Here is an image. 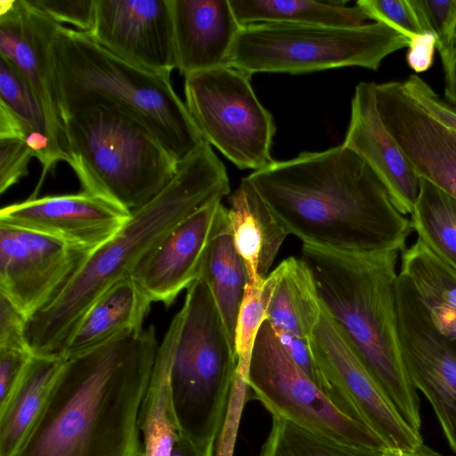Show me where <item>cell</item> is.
<instances>
[{
    "instance_id": "obj_36",
    "label": "cell",
    "mask_w": 456,
    "mask_h": 456,
    "mask_svg": "<svg viewBox=\"0 0 456 456\" xmlns=\"http://www.w3.org/2000/svg\"><path fill=\"white\" fill-rule=\"evenodd\" d=\"M34 152L26 141L0 138V193L3 194L28 174Z\"/></svg>"
},
{
    "instance_id": "obj_16",
    "label": "cell",
    "mask_w": 456,
    "mask_h": 456,
    "mask_svg": "<svg viewBox=\"0 0 456 456\" xmlns=\"http://www.w3.org/2000/svg\"><path fill=\"white\" fill-rule=\"evenodd\" d=\"M228 209L215 200L178 223L131 273L147 297L166 306L200 278L211 241Z\"/></svg>"
},
{
    "instance_id": "obj_24",
    "label": "cell",
    "mask_w": 456,
    "mask_h": 456,
    "mask_svg": "<svg viewBox=\"0 0 456 456\" xmlns=\"http://www.w3.org/2000/svg\"><path fill=\"white\" fill-rule=\"evenodd\" d=\"M402 253L400 273L436 329L456 344V272L419 238Z\"/></svg>"
},
{
    "instance_id": "obj_4",
    "label": "cell",
    "mask_w": 456,
    "mask_h": 456,
    "mask_svg": "<svg viewBox=\"0 0 456 456\" xmlns=\"http://www.w3.org/2000/svg\"><path fill=\"white\" fill-rule=\"evenodd\" d=\"M398 251L343 252L303 244L319 299L400 414L420 432V401L402 354L395 284Z\"/></svg>"
},
{
    "instance_id": "obj_21",
    "label": "cell",
    "mask_w": 456,
    "mask_h": 456,
    "mask_svg": "<svg viewBox=\"0 0 456 456\" xmlns=\"http://www.w3.org/2000/svg\"><path fill=\"white\" fill-rule=\"evenodd\" d=\"M228 216L235 248L245 265L249 283L268 276L289 234L247 177L229 198Z\"/></svg>"
},
{
    "instance_id": "obj_26",
    "label": "cell",
    "mask_w": 456,
    "mask_h": 456,
    "mask_svg": "<svg viewBox=\"0 0 456 456\" xmlns=\"http://www.w3.org/2000/svg\"><path fill=\"white\" fill-rule=\"evenodd\" d=\"M64 362L33 355L20 384L0 408V456H14L37 419Z\"/></svg>"
},
{
    "instance_id": "obj_17",
    "label": "cell",
    "mask_w": 456,
    "mask_h": 456,
    "mask_svg": "<svg viewBox=\"0 0 456 456\" xmlns=\"http://www.w3.org/2000/svg\"><path fill=\"white\" fill-rule=\"evenodd\" d=\"M377 109L415 173L456 199V131L431 118L402 82L376 85Z\"/></svg>"
},
{
    "instance_id": "obj_42",
    "label": "cell",
    "mask_w": 456,
    "mask_h": 456,
    "mask_svg": "<svg viewBox=\"0 0 456 456\" xmlns=\"http://www.w3.org/2000/svg\"><path fill=\"white\" fill-rule=\"evenodd\" d=\"M436 37L431 33L416 36L411 39L406 61L417 73L427 71L433 64Z\"/></svg>"
},
{
    "instance_id": "obj_47",
    "label": "cell",
    "mask_w": 456,
    "mask_h": 456,
    "mask_svg": "<svg viewBox=\"0 0 456 456\" xmlns=\"http://www.w3.org/2000/svg\"><path fill=\"white\" fill-rule=\"evenodd\" d=\"M142 456V455H141Z\"/></svg>"
},
{
    "instance_id": "obj_6",
    "label": "cell",
    "mask_w": 456,
    "mask_h": 456,
    "mask_svg": "<svg viewBox=\"0 0 456 456\" xmlns=\"http://www.w3.org/2000/svg\"><path fill=\"white\" fill-rule=\"evenodd\" d=\"M68 164L82 191L130 213L158 195L179 161L141 122L104 105L64 118Z\"/></svg>"
},
{
    "instance_id": "obj_29",
    "label": "cell",
    "mask_w": 456,
    "mask_h": 456,
    "mask_svg": "<svg viewBox=\"0 0 456 456\" xmlns=\"http://www.w3.org/2000/svg\"><path fill=\"white\" fill-rule=\"evenodd\" d=\"M410 222L418 238L456 272V199L419 178Z\"/></svg>"
},
{
    "instance_id": "obj_5",
    "label": "cell",
    "mask_w": 456,
    "mask_h": 456,
    "mask_svg": "<svg viewBox=\"0 0 456 456\" xmlns=\"http://www.w3.org/2000/svg\"><path fill=\"white\" fill-rule=\"evenodd\" d=\"M53 52L63 119L91 105L118 109L145 126L179 162L204 140L174 90L171 74L136 67L89 33L64 25L58 28Z\"/></svg>"
},
{
    "instance_id": "obj_15",
    "label": "cell",
    "mask_w": 456,
    "mask_h": 456,
    "mask_svg": "<svg viewBox=\"0 0 456 456\" xmlns=\"http://www.w3.org/2000/svg\"><path fill=\"white\" fill-rule=\"evenodd\" d=\"M91 37L141 69L171 74L176 69L170 0H95Z\"/></svg>"
},
{
    "instance_id": "obj_30",
    "label": "cell",
    "mask_w": 456,
    "mask_h": 456,
    "mask_svg": "<svg viewBox=\"0 0 456 456\" xmlns=\"http://www.w3.org/2000/svg\"><path fill=\"white\" fill-rule=\"evenodd\" d=\"M0 106L12 114L28 133L27 143L43 167V177L52 170L50 145L43 109L20 72L0 56Z\"/></svg>"
},
{
    "instance_id": "obj_33",
    "label": "cell",
    "mask_w": 456,
    "mask_h": 456,
    "mask_svg": "<svg viewBox=\"0 0 456 456\" xmlns=\"http://www.w3.org/2000/svg\"><path fill=\"white\" fill-rule=\"evenodd\" d=\"M424 34L436 37L444 72L452 66L455 56L456 0H409Z\"/></svg>"
},
{
    "instance_id": "obj_12",
    "label": "cell",
    "mask_w": 456,
    "mask_h": 456,
    "mask_svg": "<svg viewBox=\"0 0 456 456\" xmlns=\"http://www.w3.org/2000/svg\"><path fill=\"white\" fill-rule=\"evenodd\" d=\"M60 25L29 0H0V56L24 77L43 109L52 168L69 160L53 52Z\"/></svg>"
},
{
    "instance_id": "obj_10",
    "label": "cell",
    "mask_w": 456,
    "mask_h": 456,
    "mask_svg": "<svg viewBox=\"0 0 456 456\" xmlns=\"http://www.w3.org/2000/svg\"><path fill=\"white\" fill-rule=\"evenodd\" d=\"M247 381L273 416L342 444L387 448L368 427L342 411L298 367L267 321L256 335Z\"/></svg>"
},
{
    "instance_id": "obj_35",
    "label": "cell",
    "mask_w": 456,
    "mask_h": 456,
    "mask_svg": "<svg viewBox=\"0 0 456 456\" xmlns=\"http://www.w3.org/2000/svg\"><path fill=\"white\" fill-rule=\"evenodd\" d=\"M30 4L55 22L70 24L90 33L95 20V0H29Z\"/></svg>"
},
{
    "instance_id": "obj_25",
    "label": "cell",
    "mask_w": 456,
    "mask_h": 456,
    "mask_svg": "<svg viewBox=\"0 0 456 456\" xmlns=\"http://www.w3.org/2000/svg\"><path fill=\"white\" fill-rule=\"evenodd\" d=\"M181 323L180 310L159 343L140 412L143 444L142 456H170L179 435L172 412L170 371Z\"/></svg>"
},
{
    "instance_id": "obj_45",
    "label": "cell",
    "mask_w": 456,
    "mask_h": 456,
    "mask_svg": "<svg viewBox=\"0 0 456 456\" xmlns=\"http://www.w3.org/2000/svg\"><path fill=\"white\" fill-rule=\"evenodd\" d=\"M444 98L446 102L456 107V56L451 68L444 72Z\"/></svg>"
},
{
    "instance_id": "obj_28",
    "label": "cell",
    "mask_w": 456,
    "mask_h": 456,
    "mask_svg": "<svg viewBox=\"0 0 456 456\" xmlns=\"http://www.w3.org/2000/svg\"><path fill=\"white\" fill-rule=\"evenodd\" d=\"M201 276L210 289L229 339L235 346L237 320L248 280L234 245L228 211L211 241Z\"/></svg>"
},
{
    "instance_id": "obj_18",
    "label": "cell",
    "mask_w": 456,
    "mask_h": 456,
    "mask_svg": "<svg viewBox=\"0 0 456 456\" xmlns=\"http://www.w3.org/2000/svg\"><path fill=\"white\" fill-rule=\"evenodd\" d=\"M130 216V212L83 191L30 197L0 210V223L47 234L86 254L112 238Z\"/></svg>"
},
{
    "instance_id": "obj_39",
    "label": "cell",
    "mask_w": 456,
    "mask_h": 456,
    "mask_svg": "<svg viewBox=\"0 0 456 456\" xmlns=\"http://www.w3.org/2000/svg\"><path fill=\"white\" fill-rule=\"evenodd\" d=\"M33 355L27 349H0V408L15 391Z\"/></svg>"
},
{
    "instance_id": "obj_11",
    "label": "cell",
    "mask_w": 456,
    "mask_h": 456,
    "mask_svg": "<svg viewBox=\"0 0 456 456\" xmlns=\"http://www.w3.org/2000/svg\"><path fill=\"white\" fill-rule=\"evenodd\" d=\"M310 346L330 391V400L365 425L387 448L410 450L423 443L369 372L322 305Z\"/></svg>"
},
{
    "instance_id": "obj_46",
    "label": "cell",
    "mask_w": 456,
    "mask_h": 456,
    "mask_svg": "<svg viewBox=\"0 0 456 456\" xmlns=\"http://www.w3.org/2000/svg\"><path fill=\"white\" fill-rule=\"evenodd\" d=\"M454 44H455V47H456V27H455V32H454Z\"/></svg>"
},
{
    "instance_id": "obj_22",
    "label": "cell",
    "mask_w": 456,
    "mask_h": 456,
    "mask_svg": "<svg viewBox=\"0 0 456 456\" xmlns=\"http://www.w3.org/2000/svg\"><path fill=\"white\" fill-rule=\"evenodd\" d=\"M151 305L131 276L120 280L84 314L67 342L62 358L93 349L120 334L142 330Z\"/></svg>"
},
{
    "instance_id": "obj_40",
    "label": "cell",
    "mask_w": 456,
    "mask_h": 456,
    "mask_svg": "<svg viewBox=\"0 0 456 456\" xmlns=\"http://www.w3.org/2000/svg\"><path fill=\"white\" fill-rule=\"evenodd\" d=\"M27 320L6 297L0 294V349L30 351L25 337Z\"/></svg>"
},
{
    "instance_id": "obj_2",
    "label": "cell",
    "mask_w": 456,
    "mask_h": 456,
    "mask_svg": "<svg viewBox=\"0 0 456 456\" xmlns=\"http://www.w3.org/2000/svg\"><path fill=\"white\" fill-rule=\"evenodd\" d=\"M247 178L303 244L356 253L406 248L410 219L366 161L343 144L273 160Z\"/></svg>"
},
{
    "instance_id": "obj_32",
    "label": "cell",
    "mask_w": 456,
    "mask_h": 456,
    "mask_svg": "<svg viewBox=\"0 0 456 456\" xmlns=\"http://www.w3.org/2000/svg\"><path fill=\"white\" fill-rule=\"evenodd\" d=\"M272 288L273 280L269 274L261 283L248 282L245 288L236 325L235 349L237 370L247 375L256 335L266 319Z\"/></svg>"
},
{
    "instance_id": "obj_31",
    "label": "cell",
    "mask_w": 456,
    "mask_h": 456,
    "mask_svg": "<svg viewBox=\"0 0 456 456\" xmlns=\"http://www.w3.org/2000/svg\"><path fill=\"white\" fill-rule=\"evenodd\" d=\"M383 451L342 444L273 416L261 456H384Z\"/></svg>"
},
{
    "instance_id": "obj_27",
    "label": "cell",
    "mask_w": 456,
    "mask_h": 456,
    "mask_svg": "<svg viewBox=\"0 0 456 456\" xmlns=\"http://www.w3.org/2000/svg\"><path fill=\"white\" fill-rule=\"evenodd\" d=\"M241 26L256 23H289L330 27H359L370 20L359 5L346 1L229 0Z\"/></svg>"
},
{
    "instance_id": "obj_38",
    "label": "cell",
    "mask_w": 456,
    "mask_h": 456,
    "mask_svg": "<svg viewBox=\"0 0 456 456\" xmlns=\"http://www.w3.org/2000/svg\"><path fill=\"white\" fill-rule=\"evenodd\" d=\"M248 387L247 377L236 371L227 413L215 441L213 456L232 455L234 438Z\"/></svg>"
},
{
    "instance_id": "obj_20",
    "label": "cell",
    "mask_w": 456,
    "mask_h": 456,
    "mask_svg": "<svg viewBox=\"0 0 456 456\" xmlns=\"http://www.w3.org/2000/svg\"><path fill=\"white\" fill-rule=\"evenodd\" d=\"M176 69L184 77L225 65L241 29L229 0H170Z\"/></svg>"
},
{
    "instance_id": "obj_9",
    "label": "cell",
    "mask_w": 456,
    "mask_h": 456,
    "mask_svg": "<svg viewBox=\"0 0 456 456\" xmlns=\"http://www.w3.org/2000/svg\"><path fill=\"white\" fill-rule=\"evenodd\" d=\"M250 74L223 65L184 77L186 108L202 138L240 169L273 160V115L258 101Z\"/></svg>"
},
{
    "instance_id": "obj_41",
    "label": "cell",
    "mask_w": 456,
    "mask_h": 456,
    "mask_svg": "<svg viewBox=\"0 0 456 456\" xmlns=\"http://www.w3.org/2000/svg\"><path fill=\"white\" fill-rule=\"evenodd\" d=\"M274 333L292 360L330 399L327 383L314 359L310 341L283 331Z\"/></svg>"
},
{
    "instance_id": "obj_14",
    "label": "cell",
    "mask_w": 456,
    "mask_h": 456,
    "mask_svg": "<svg viewBox=\"0 0 456 456\" xmlns=\"http://www.w3.org/2000/svg\"><path fill=\"white\" fill-rule=\"evenodd\" d=\"M87 255L47 234L0 223V294L28 319L56 297Z\"/></svg>"
},
{
    "instance_id": "obj_7",
    "label": "cell",
    "mask_w": 456,
    "mask_h": 456,
    "mask_svg": "<svg viewBox=\"0 0 456 456\" xmlns=\"http://www.w3.org/2000/svg\"><path fill=\"white\" fill-rule=\"evenodd\" d=\"M170 371L171 404L178 433L213 455L224 421L238 357L206 280L187 289Z\"/></svg>"
},
{
    "instance_id": "obj_1",
    "label": "cell",
    "mask_w": 456,
    "mask_h": 456,
    "mask_svg": "<svg viewBox=\"0 0 456 456\" xmlns=\"http://www.w3.org/2000/svg\"><path fill=\"white\" fill-rule=\"evenodd\" d=\"M159 347L150 326L64 358L14 456H141L140 412Z\"/></svg>"
},
{
    "instance_id": "obj_19",
    "label": "cell",
    "mask_w": 456,
    "mask_h": 456,
    "mask_svg": "<svg viewBox=\"0 0 456 456\" xmlns=\"http://www.w3.org/2000/svg\"><path fill=\"white\" fill-rule=\"evenodd\" d=\"M376 85L360 82L355 86L342 144L366 161L396 209L403 216L411 215L419 194V177L382 122L377 109Z\"/></svg>"
},
{
    "instance_id": "obj_34",
    "label": "cell",
    "mask_w": 456,
    "mask_h": 456,
    "mask_svg": "<svg viewBox=\"0 0 456 456\" xmlns=\"http://www.w3.org/2000/svg\"><path fill=\"white\" fill-rule=\"evenodd\" d=\"M370 20L389 25L411 39L424 34L409 0H359Z\"/></svg>"
},
{
    "instance_id": "obj_43",
    "label": "cell",
    "mask_w": 456,
    "mask_h": 456,
    "mask_svg": "<svg viewBox=\"0 0 456 456\" xmlns=\"http://www.w3.org/2000/svg\"><path fill=\"white\" fill-rule=\"evenodd\" d=\"M384 456H443L424 443L410 450L398 448H386L383 451Z\"/></svg>"
},
{
    "instance_id": "obj_8",
    "label": "cell",
    "mask_w": 456,
    "mask_h": 456,
    "mask_svg": "<svg viewBox=\"0 0 456 456\" xmlns=\"http://www.w3.org/2000/svg\"><path fill=\"white\" fill-rule=\"evenodd\" d=\"M411 39L382 22L343 28L256 23L241 28L225 65L255 73L302 74L341 67L378 70Z\"/></svg>"
},
{
    "instance_id": "obj_23",
    "label": "cell",
    "mask_w": 456,
    "mask_h": 456,
    "mask_svg": "<svg viewBox=\"0 0 456 456\" xmlns=\"http://www.w3.org/2000/svg\"><path fill=\"white\" fill-rule=\"evenodd\" d=\"M273 288L266 319L274 331L310 341L322 303L312 273L300 258L289 257L269 273Z\"/></svg>"
},
{
    "instance_id": "obj_13",
    "label": "cell",
    "mask_w": 456,
    "mask_h": 456,
    "mask_svg": "<svg viewBox=\"0 0 456 456\" xmlns=\"http://www.w3.org/2000/svg\"><path fill=\"white\" fill-rule=\"evenodd\" d=\"M402 354L408 376L429 401L456 452V344L434 325L405 276L395 284Z\"/></svg>"
},
{
    "instance_id": "obj_37",
    "label": "cell",
    "mask_w": 456,
    "mask_h": 456,
    "mask_svg": "<svg viewBox=\"0 0 456 456\" xmlns=\"http://www.w3.org/2000/svg\"><path fill=\"white\" fill-rule=\"evenodd\" d=\"M403 83L411 96L431 118L456 131V107L443 100L420 77L412 74Z\"/></svg>"
},
{
    "instance_id": "obj_44",
    "label": "cell",
    "mask_w": 456,
    "mask_h": 456,
    "mask_svg": "<svg viewBox=\"0 0 456 456\" xmlns=\"http://www.w3.org/2000/svg\"><path fill=\"white\" fill-rule=\"evenodd\" d=\"M170 456H213L199 451L189 440L178 435Z\"/></svg>"
},
{
    "instance_id": "obj_3",
    "label": "cell",
    "mask_w": 456,
    "mask_h": 456,
    "mask_svg": "<svg viewBox=\"0 0 456 456\" xmlns=\"http://www.w3.org/2000/svg\"><path fill=\"white\" fill-rule=\"evenodd\" d=\"M229 193L226 168L203 140L179 162L167 185L133 211L112 238L86 256L56 297L27 320L25 337L32 354L62 358L75 327L103 292L131 276L178 223Z\"/></svg>"
}]
</instances>
